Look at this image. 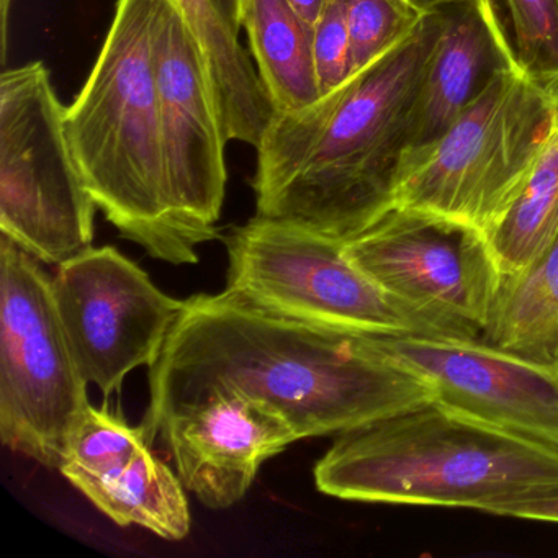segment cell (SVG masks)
Wrapping results in <instances>:
<instances>
[{"mask_svg": "<svg viewBox=\"0 0 558 558\" xmlns=\"http://www.w3.org/2000/svg\"><path fill=\"white\" fill-rule=\"evenodd\" d=\"M440 12L442 25L417 90L407 156L436 142L518 58L493 0H460Z\"/></svg>", "mask_w": 558, "mask_h": 558, "instance_id": "cell-14", "label": "cell"}, {"mask_svg": "<svg viewBox=\"0 0 558 558\" xmlns=\"http://www.w3.org/2000/svg\"><path fill=\"white\" fill-rule=\"evenodd\" d=\"M351 34L354 73L390 50L424 17L404 0H342ZM427 15V14H426Z\"/></svg>", "mask_w": 558, "mask_h": 558, "instance_id": "cell-21", "label": "cell"}, {"mask_svg": "<svg viewBox=\"0 0 558 558\" xmlns=\"http://www.w3.org/2000/svg\"><path fill=\"white\" fill-rule=\"evenodd\" d=\"M488 514L529 521L558 522V483L496 502Z\"/></svg>", "mask_w": 558, "mask_h": 558, "instance_id": "cell-24", "label": "cell"}, {"mask_svg": "<svg viewBox=\"0 0 558 558\" xmlns=\"http://www.w3.org/2000/svg\"><path fill=\"white\" fill-rule=\"evenodd\" d=\"M215 2H217L218 8L221 9L228 22L240 32L241 28H243L244 5H246V0H215Z\"/></svg>", "mask_w": 558, "mask_h": 558, "instance_id": "cell-26", "label": "cell"}, {"mask_svg": "<svg viewBox=\"0 0 558 558\" xmlns=\"http://www.w3.org/2000/svg\"><path fill=\"white\" fill-rule=\"evenodd\" d=\"M519 63L534 74L558 71V0H508Z\"/></svg>", "mask_w": 558, "mask_h": 558, "instance_id": "cell-22", "label": "cell"}, {"mask_svg": "<svg viewBox=\"0 0 558 558\" xmlns=\"http://www.w3.org/2000/svg\"><path fill=\"white\" fill-rule=\"evenodd\" d=\"M554 99L518 58L426 148L404 158L395 208L488 233L524 187L554 123Z\"/></svg>", "mask_w": 558, "mask_h": 558, "instance_id": "cell-5", "label": "cell"}, {"mask_svg": "<svg viewBox=\"0 0 558 558\" xmlns=\"http://www.w3.org/2000/svg\"><path fill=\"white\" fill-rule=\"evenodd\" d=\"M313 57L319 97L331 93L354 74L351 34L342 0H328L313 27Z\"/></svg>", "mask_w": 558, "mask_h": 558, "instance_id": "cell-23", "label": "cell"}, {"mask_svg": "<svg viewBox=\"0 0 558 558\" xmlns=\"http://www.w3.org/2000/svg\"><path fill=\"white\" fill-rule=\"evenodd\" d=\"M96 202L81 178L66 107L41 61L0 76V233L60 266L93 247Z\"/></svg>", "mask_w": 558, "mask_h": 558, "instance_id": "cell-7", "label": "cell"}, {"mask_svg": "<svg viewBox=\"0 0 558 558\" xmlns=\"http://www.w3.org/2000/svg\"><path fill=\"white\" fill-rule=\"evenodd\" d=\"M207 64L228 142L257 148L270 119L272 102L259 71L241 45L240 32L225 17L215 0H175Z\"/></svg>", "mask_w": 558, "mask_h": 558, "instance_id": "cell-15", "label": "cell"}, {"mask_svg": "<svg viewBox=\"0 0 558 558\" xmlns=\"http://www.w3.org/2000/svg\"><path fill=\"white\" fill-rule=\"evenodd\" d=\"M289 4L295 9L296 14L306 22V24L315 27L318 19L322 17L328 0H289Z\"/></svg>", "mask_w": 558, "mask_h": 558, "instance_id": "cell-25", "label": "cell"}, {"mask_svg": "<svg viewBox=\"0 0 558 558\" xmlns=\"http://www.w3.org/2000/svg\"><path fill=\"white\" fill-rule=\"evenodd\" d=\"M51 286L77 367L104 398L156 361L185 303L112 246L60 264Z\"/></svg>", "mask_w": 558, "mask_h": 558, "instance_id": "cell-10", "label": "cell"}, {"mask_svg": "<svg viewBox=\"0 0 558 558\" xmlns=\"http://www.w3.org/2000/svg\"><path fill=\"white\" fill-rule=\"evenodd\" d=\"M408 5L420 12V14H433V12L442 11L449 5L457 4L460 0H404Z\"/></svg>", "mask_w": 558, "mask_h": 558, "instance_id": "cell-27", "label": "cell"}, {"mask_svg": "<svg viewBox=\"0 0 558 558\" xmlns=\"http://www.w3.org/2000/svg\"><path fill=\"white\" fill-rule=\"evenodd\" d=\"M146 446H151L148 429L130 426L120 413L87 404L74 421L68 437L60 472L104 478L122 472Z\"/></svg>", "mask_w": 558, "mask_h": 558, "instance_id": "cell-20", "label": "cell"}, {"mask_svg": "<svg viewBox=\"0 0 558 558\" xmlns=\"http://www.w3.org/2000/svg\"><path fill=\"white\" fill-rule=\"evenodd\" d=\"M538 76L545 81L555 106H558V71L557 73L538 74Z\"/></svg>", "mask_w": 558, "mask_h": 558, "instance_id": "cell-28", "label": "cell"}, {"mask_svg": "<svg viewBox=\"0 0 558 558\" xmlns=\"http://www.w3.org/2000/svg\"><path fill=\"white\" fill-rule=\"evenodd\" d=\"M156 86L172 201L195 246L217 240L227 194V136L204 53L175 0H161Z\"/></svg>", "mask_w": 558, "mask_h": 558, "instance_id": "cell-12", "label": "cell"}, {"mask_svg": "<svg viewBox=\"0 0 558 558\" xmlns=\"http://www.w3.org/2000/svg\"><path fill=\"white\" fill-rule=\"evenodd\" d=\"M323 495L488 512L558 483V450L437 400L338 434L316 462Z\"/></svg>", "mask_w": 558, "mask_h": 558, "instance_id": "cell-4", "label": "cell"}, {"mask_svg": "<svg viewBox=\"0 0 558 558\" xmlns=\"http://www.w3.org/2000/svg\"><path fill=\"white\" fill-rule=\"evenodd\" d=\"M442 12L303 109L274 112L253 179L257 217L339 241L374 227L397 201L411 116Z\"/></svg>", "mask_w": 558, "mask_h": 558, "instance_id": "cell-2", "label": "cell"}, {"mask_svg": "<svg viewBox=\"0 0 558 558\" xmlns=\"http://www.w3.org/2000/svg\"><path fill=\"white\" fill-rule=\"evenodd\" d=\"M225 241L227 292L253 308L355 338H449L365 276L344 241L257 215Z\"/></svg>", "mask_w": 558, "mask_h": 558, "instance_id": "cell-6", "label": "cell"}, {"mask_svg": "<svg viewBox=\"0 0 558 558\" xmlns=\"http://www.w3.org/2000/svg\"><path fill=\"white\" fill-rule=\"evenodd\" d=\"M344 247L381 290L433 319L449 338L482 335L502 274L478 228L397 207Z\"/></svg>", "mask_w": 558, "mask_h": 558, "instance_id": "cell-9", "label": "cell"}, {"mask_svg": "<svg viewBox=\"0 0 558 558\" xmlns=\"http://www.w3.org/2000/svg\"><path fill=\"white\" fill-rule=\"evenodd\" d=\"M220 395L267 404L299 440L338 436L434 400L367 338L269 315L227 290L185 300L149 365V440L169 414Z\"/></svg>", "mask_w": 558, "mask_h": 558, "instance_id": "cell-1", "label": "cell"}, {"mask_svg": "<svg viewBox=\"0 0 558 558\" xmlns=\"http://www.w3.org/2000/svg\"><path fill=\"white\" fill-rule=\"evenodd\" d=\"M372 348L416 375L434 400L558 450V361H535L480 338L380 336Z\"/></svg>", "mask_w": 558, "mask_h": 558, "instance_id": "cell-11", "label": "cell"}, {"mask_svg": "<svg viewBox=\"0 0 558 558\" xmlns=\"http://www.w3.org/2000/svg\"><path fill=\"white\" fill-rule=\"evenodd\" d=\"M12 0H0V17H2V28H8L9 12H11Z\"/></svg>", "mask_w": 558, "mask_h": 558, "instance_id": "cell-29", "label": "cell"}, {"mask_svg": "<svg viewBox=\"0 0 558 558\" xmlns=\"http://www.w3.org/2000/svg\"><path fill=\"white\" fill-rule=\"evenodd\" d=\"M51 277L0 236V439L12 452L60 470L71 427L89 404Z\"/></svg>", "mask_w": 558, "mask_h": 558, "instance_id": "cell-8", "label": "cell"}, {"mask_svg": "<svg viewBox=\"0 0 558 558\" xmlns=\"http://www.w3.org/2000/svg\"><path fill=\"white\" fill-rule=\"evenodd\" d=\"M482 341L535 361H558V236L527 267L501 277Z\"/></svg>", "mask_w": 558, "mask_h": 558, "instance_id": "cell-18", "label": "cell"}, {"mask_svg": "<svg viewBox=\"0 0 558 558\" xmlns=\"http://www.w3.org/2000/svg\"><path fill=\"white\" fill-rule=\"evenodd\" d=\"M243 28L274 112H292L319 99L313 27L289 0H246Z\"/></svg>", "mask_w": 558, "mask_h": 558, "instance_id": "cell-17", "label": "cell"}, {"mask_svg": "<svg viewBox=\"0 0 558 558\" xmlns=\"http://www.w3.org/2000/svg\"><path fill=\"white\" fill-rule=\"evenodd\" d=\"M97 509L116 524L140 525L166 541H182L191 532V511L179 475L146 446L122 472L104 478L66 476Z\"/></svg>", "mask_w": 558, "mask_h": 558, "instance_id": "cell-16", "label": "cell"}, {"mask_svg": "<svg viewBox=\"0 0 558 558\" xmlns=\"http://www.w3.org/2000/svg\"><path fill=\"white\" fill-rule=\"evenodd\" d=\"M161 0H119L99 58L74 102L66 132L97 208L153 259L197 264L169 185L156 86Z\"/></svg>", "mask_w": 558, "mask_h": 558, "instance_id": "cell-3", "label": "cell"}, {"mask_svg": "<svg viewBox=\"0 0 558 558\" xmlns=\"http://www.w3.org/2000/svg\"><path fill=\"white\" fill-rule=\"evenodd\" d=\"M158 434L182 485L210 509L240 502L263 463L299 440L276 410L238 395L181 408L162 421Z\"/></svg>", "mask_w": 558, "mask_h": 558, "instance_id": "cell-13", "label": "cell"}, {"mask_svg": "<svg viewBox=\"0 0 558 558\" xmlns=\"http://www.w3.org/2000/svg\"><path fill=\"white\" fill-rule=\"evenodd\" d=\"M547 143L522 191L486 233L502 276L541 256L558 236V106Z\"/></svg>", "mask_w": 558, "mask_h": 558, "instance_id": "cell-19", "label": "cell"}]
</instances>
